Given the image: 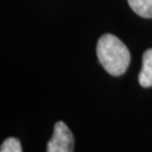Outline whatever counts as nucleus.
Returning a JSON list of instances; mask_svg holds the SVG:
<instances>
[{"label": "nucleus", "instance_id": "1", "mask_svg": "<svg viewBox=\"0 0 152 152\" xmlns=\"http://www.w3.org/2000/svg\"><path fill=\"white\" fill-rule=\"evenodd\" d=\"M97 56L104 69L112 76H122L130 65V51L113 34H105L98 39Z\"/></svg>", "mask_w": 152, "mask_h": 152}, {"label": "nucleus", "instance_id": "2", "mask_svg": "<svg viewBox=\"0 0 152 152\" xmlns=\"http://www.w3.org/2000/svg\"><path fill=\"white\" fill-rule=\"evenodd\" d=\"M75 139L70 129L63 122H56L53 134L48 143V152H73Z\"/></svg>", "mask_w": 152, "mask_h": 152}, {"label": "nucleus", "instance_id": "3", "mask_svg": "<svg viewBox=\"0 0 152 152\" xmlns=\"http://www.w3.org/2000/svg\"><path fill=\"white\" fill-rule=\"evenodd\" d=\"M139 82L143 88L152 87V49L144 52L142 58V69L139 73Z\"/></svg>", "mask_w": 152, "mask_h": 152}, {"label": "nucleus", "instance_id": "4", "mask_svg": "<svg viewBox=\"0 0 152 152\" xmlns=\"http://www.w3.org/2000/svg\"><path fill=\"white\" fill-rule=\"evenodd\" d=\"M127 2L139 16L152 18V0H127Z\"/></svg>", "mask_w": 152, "mask_h": 152}, {"label": "nucleus", "instance_id": "5", "mask_svg": "<svg viewBox=\"0 0 152 152\" xmlns=\"http://www.w3.org/2000/svg\"><path fill=\"white\" fill-rule=\"evenodd\" d=\"M0 152H23L20 141L16 137H8L2 142Z\"/></svg>", "mask_w": 152, "mask_h": 152}]
</instances>
